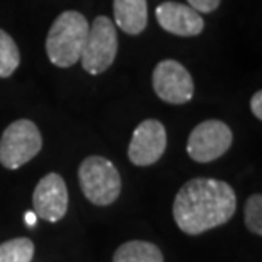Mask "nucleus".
<instances>
[{
	"label": "nucleus",
	"mask_w": 262,
	"mask_h": 262,
	"mask_svg": "<svg viewBox=\"0 0 262 262\" xmlns=\"http://www.w3.org/2000/svg\"><path fill=\"white\" fill-rule=\"evenodd\" d=\"M89 20L77 10H65L51 24L46 38L48 60L58 68H70L80 60L89 34Z\"/></svg>",
	"instance_id": "2"
},
{
	"label": "nucleus",
	"mask_w": 262,
	"mask_h": 262,
	"mask_svg": "<svg viewBox=\"0 0 262 262\" xmlns=\"http://www.w3.org/2000/svg\"><path fill=\"white\" fill-rule=\"evenodd\" d=\"M237 211V194L225 181L196 177L181 187L172 204V214L182 232L201 235L228 223Z\"/></svg>",
	"instance_id": "1"
},
{
	"label": "nucleus",
	"mask_w": 262,
	"mask_h": 262,
	"mask_svg": "<svg viewBox=\"0 0 262 262\" xmlns=\"http://www.w3.org/2000/svg\"><path fill=\"white\" fill-rule=\"evenodd\" d=\"M34 214L50 223L60 222L68 209V189L63 177L50 172L41 179L33 192Z\"/></svg>",
	"instance_id": "9"
},
{
	"label": "nucleus",
	"mask_w": 262,
	"mask_h": 262,
	"mask_svg": "<svg viewBox=\"0 0 262 262\" xmlns=\"http://www.w3.org/2000/svg\"><path fill=\"white\" fill-rule=\"evenodd\" d=\"M222 0H187V5L199 14H211L218 9Z\"/></svg>",
	"instance_id": "16"
},
{
	"label": "nucleus",
	"mask_w": 262,
	"mask_h": 262,
	"mask_svg": "<svg viewBox=\"0 0 262 262\" xmlns=\"http://www.w3.org/2000/svg\"><path fill=\"white\" fill-rule=\"evenodd\" d=\"M20 63V53L10 34L0 29V78H9L17 70Z\"/></svg>",
	"instance_id": "14"
},
{
	"label": "nucleus",
	"mask_w": 262,
	"mask_h": 262,
	"mask_svg": "<svg viewBox=\"0 0 262 262\" xmlns=\"http://www.w3.org/2000/svg\"><path fill=\"white\" fill-rule=\"evenodd\" d=\"M114 23L126 34H141L148 23L146 0H114Z\"/></svg>",
	"instance_id": "11"
},
{
	"label": "nucleus",
	"mask_w": 262,
	"mask_h": 262,
	"mask_svg": "<svg viewBox=\"0 0 262 262\" xmlns=\"http://www.w3.org/2000/svg\"><path fill=\"white\" fill-rule=\"evenodd\" d=\"M43 138L38 126L31 119H17L10 123L0 138V164L15 170L41 151Z\"/></svg>",
	"instance_id": "5"
},
{
	"label": "nucleus",
	"mask_w": 262,
	"mask_h": 262,
	"mask_svg": "<svg viewBox=\"0 0 262 262\" xmlns=\"http://www.w3.org/2000/svg\"><path fill=\"white\" fill-rule=\"evenodd\" d=\"M245 227L257 237L262 235V196L252 194L245 201Z\"/></svg>",
	"instance_id": "15"
},
{
	"label": "nucleus",
	"mask_w": 262,
	"mask_h": 262,
	"mask_svg": "<svg viewBox=\"0 0 262 262\" xmlns=\"http://www.w3.org/2000/svg\"><path fill=\"white\" fill-rule=\"evenodd\" d=\"M34 257L33 240L19 237L0 244V262H31Z\"/></svg>",
	"instance_id": "13"
},
{
	"label": "nucleus",
	"mask_w": 262,
	"mask_h": 262,
	"mask_svg": "<svg viewBox=\"0 0 262 262\" xmlns=\"http://www.w3.org/2000/svg\"><path fill=\"white\" fill-rule=\"evenodd\" d=\"M113 262H164V255L155 244L145 240H129L116 249Z\"/></svg>",
	"instance_id": "12"
},
{
	"label": "nucleus",
	"mask_w": 262,
	"mask_h": 262,
	"mask_svg": "<svg viewBox=\"0 0 262 262\" xmlns=\"http://www.w3.org/2000/svg\"><path fill=\"white\" fill-rule=\"evenodd\" d=\"M118 55L116 26L106 15H99L89 26V34L83 45L80 61L82 68L91 75H101L111 68Z\"/></svg>",
	"instance_id": "4"
},
{
	"label": "nucleus",
	"mask_w": 262,
	"mask_h": 262,
	"mask_svg": "<svg viewBox=\"0 0 262 262\" xmlns=\"http://www.w3.org/2000/svg\"><path fill=\"white\" fill-rule=\"evenodd\" d=\"M151 83L155 94L167 104L181 106L189 102L194 96V82L191 73L177 60H162L157 63Z\"/></svg>",
	"instance_id": "7"
},
{
	"label": "nucleus",
	"mask_w": 262,
	"mask_h": 262,
	"mask_svg": "<svg viewBox=\"0 0 262 262\" xmlns=\"http://www.w3.org/2000/svg\"><path fill=\"white\" fill-rule=\"evenodd\" d=\"M34 218H36V214H34V213H26V220H28V225H29V227H33V225H34Z\"/></svg>",
	"instance_id": "18"
},
{
	"label": "nucleus",
	"mask_w": 262,
	"mask_h": 262,
	"mask_svg": "<svg viewBox=\"0 0 262 262\" xmlns=\"http://www.w3.org/2000/svg\"><path fill=\"white\" fill-rule=\"evenodd\" d=\"M250 109H252V114L257 119H262V92L257 91L250 99Z\"/></svg>",
	"instance_id": "17"
},
{
	"label": "nucleus",
	"mask_w": 262,
	"mask_h": 262,
	"mask_svg": "<svg viewBox=\"0 0 262 262\" xmlns=\"http://www.w3.org/2000/svg\"><path fill=\"white\" fill-rule=\"evenodd\" d=\"M167 148V131L159 119H145L131 135L128 159L133 165L148 167L160 160Z\"/></svg>",
	"instance_id": "8"
},
{
	"label": "nucleus",
	"mask_w": 262,
	"mask_h": 262,
	"mask_svg": "<svg viewBox=\"0 0 262 262\" xmlns=\"http://www.w3.org/2000/svg\"><path fill=\"white\" fill-rule=\"evenodd\" d=\"M78 184L89 201L96 206H109L121 192V176L111 160L91 155L78 167Z\"/></svg>",
	"instance_id": "3"
},
{
	"label": "nucleus",
	"mask_w": 262,
	"mask_h": 262,
	"mask_svg": "<svg viewBox=\"0 0 262 262\" xmlns=\"http://www.w3.org/2000/svg\"><path fill=\"white\" fill-rule=\"evenodd\" d=\"M157 23L167 33L181 36V38H192L203 33L204 20L201 14L186 4L179 2H164L155 10Z\"/></svg>",
	"instance_id": "10"
},
{
	"label": "nucleus",
	"mask_w": 262,
	"mask_h": 262,
	"mask_svg": "<svg viewBox=\"0 0 262 262\" xmlns=\"http://www.w3.org/2000/svg\"><path fill=\"white\" fill-rule=\"evenodd\" d=\"M233 133L227 123L208 119L199 123L187 138V154L194 162L209 164L230 150Z\"/></svg>",
	"instance_id": "6"
}]
</instances>
